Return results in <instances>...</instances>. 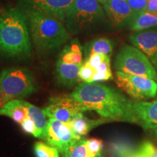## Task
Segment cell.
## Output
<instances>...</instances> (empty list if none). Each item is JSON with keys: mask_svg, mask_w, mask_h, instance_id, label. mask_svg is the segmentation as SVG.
Instances as JSON below:
<instances>
[{"mask_svg": "<svg viewBox=\"0 0 157 157\" xmlns=\"http://www.w3.org/2000/svg\"><path fill=\"white\" fill-rule=\"evenodd\" d=\"M0 84L9 101L25 98L36 90L33 74L23 68L3 70L0 73Z\"/></svg>", "mask_w": 157, "mask_h": 157, "instance_id": "cell-6", "label": "cell"}, {"mask_svg": "<svg viewBox=\"0 0 157 157\" xmlns=\"http://www.w3.org/2000/svg\"><path fill=\"white\" fill-rule=\"evenodd\" d=\"M82 63H66L58 59L56 66V76L58 82L62 85L71 87L80 81L79 69Z\"/></svg>", "mask_w": 157, "mask_h": 157, "instance_id": "cell-14", "label": "cell"}, {"mask_svg": "<svg viewBox=\"0 0 157 157\" xmlns=\"http://www.w3.org/2000/svg\"><path fill=\"white\" fill-rule=\"evenodd\" d=\"M129 7L136 13L146 10L148 0H126Z\"/></svg>", "mask_w": 157, "mask_h": 157, "instance_id": "cell-28", "label": "cell"}, {"mask_svg": "<svg viewBox=\"0 0 157 157\" xmlns=\"http://www.w3.org/2000/svg\"><path fill=\"white\" fill-rule=\"evenodd\" d=\"M71 96L82 111H94L103 119L138 124L133 101L115 88L95 82H82Z\"/></svg>", "mask_w": 157, "mask_h": 157, "instance_id": "cell-1", "label": "cell"}, {"mask_svg": "<svg viewBox=\"0 0 157 157\" xmlns=\"http://www.w3.org/2000/svg\"><path fill=\"white\" fill-rule=\"evenodd\" d=\"M31 51L30 32L25 15L15 7L0 10V54L24 57Z\"/></svg>", "mask_w": 157, "mask_h": 157, "instance_id": "cell-2", "label": "cell"}, {"mask_svg": "<svg viewBox=\"0 0 157 157\" xmlns=\"http://www.w3.org/2000/svg\"><path fill=\"white\" fill-rule=\"evenodd\" d=\"M29 117L32 119L36 126L37 134H38L39 138L42 139L44 134L45 129L48 124V121L46 119V116L43 112L42 110L39 109L36 105L29 103V110H28Z\"/></svg>", "mask_w": 157, "mask_h": 157, "instance_id": "cell-20", "label": "cell"}, {"mask_svg": "<svg viewBox=\"0 0 157 157\" xmlns=\"http://www.w3.org/2000/svg\"><path fill=\"white\" fill-rule=\"evenodd\" d=\"M28 21L29 32L36 49L50 52L60 48L71 38L69 31L56 17L34 12H23Z\"/></svg>", "mask_w": 157, "mask_h": 157, "instance_id": "cell-3", "label": "cell"}, {"mask_svg": "<svg viewBox=\"0 0 157 157\" xmlns=\"http://www.w3.org/2000/svg\"><path fill=\"white\" fill-rule=\"evenodd\" d=\"M109 121V119H103V118L101 119H90L82 114L76 117L68 124L69 125L74 134L77 136L82 137L87 135L90 130H92L95 127Z\"/></svg>", "mask_w": 157, "mask_h": 157, "instance_id": "cell-16", "label": "cell"}, {"mask_svg": "<svg viewBox=\"0 0 157 157\" xmlns=\"http://www.w3.org/2000/svg\"><path fill=\"white\" fill-rule=\"evenodd\" d=\"M9 101L8 98H7V96L5 95L1 87V84H0V109L5 104Z\"/></svg>", "mask_w": 157, "mask_h": 157, "instance_id": "cell-32", "label": "cell"}, {"mask_svg": "<svg viewBox=\"0 0 157 157\" xmlns=\"http://www.w3.org/2000/svg\"><path fill=\"white\" fill-rule=\"evenodd\" d=\"M42 111L49 119H55L66 124L83 114L80 105L71 95H58L50 98L48 105Z\"/></svg>", "mask_w": 157, "mask_h": 157, "instance_id": "cell-9", "label": "cell"}, {"mask_svg": "<svg viewBox=\"0 0 157 157\" xmlns=\"http://www.w3.org/2000/svg\"><path fill=\"white\" fill-rule=\"evenodd\" d=\"M113 44L112 41L107 38H98L93 39L86 46V54L89 57L90 55L97 53L111 57L113 52Z\"/></svg>", "mask_w": 157, "mask_h": 157, "instance_id": "cell-19", "label": "cell"}, {"mask_svg": "<svg viewBox=\"0 0 157 157\" xmlns=\"http://www.w3.org/2000/svg\"><path fill=\"white\" fill-rule=\"evenodd\" d=\"M137 148L128 141L118 140L110 145V152L113 157H130Z\"/></svg>", "mask_w": 157, "mask_h": 157, "instance_id": "cell-21", "label": "cell"}, {"mask_svg": "<svg viewBox=\"0 0 157 157\" xmlns=\"http://www.w3.org/2000/svg\"><path fill=\"white\" fill-rule=\"evenodd\" d=\"M34 150L36 157H60L56 148L42 142L35 143Z\"/></svg>", "mask_w": 157, "mask_h": 157, "instance_id": "cell-23", "label": "cell"}, {"mask_svg": "<svg viewBox=\"0 0 157 157\" xmlns=\"http://www.w3.org/2000/svg\"><path fill=\"white\" fill-rule=\"evenodd\" d=\"M119 71L151 78L157 82V72L149 59L140 50L130 45L120 49L114 61Z\"/></svg>", "mask_w": 157, "mask_h": 157, "instance_id": "cell-5", "label": "cell"}, {"mask_svg": "<svg viewBox=\"0 0 157 157\" xmlns=\"http://www.w3.org/2000/svg\"><path fill=\"white\" fill-rule=\"evenodd\" d=\"M155 147L151 143L146 142L143 143L140 146L137 148L139 154H140L141 157H155L154 151Z\"/></svg>", "mask_w": 157, "mask_h": 157, "instance_id": "cell-26", "label": "cell"}, {"mask_svg": "<svg viewBox=\"0 0 157 157\" xmlns=\"http://www.w3.org/2000/svg\"><path fill=\"white\" fill-rule=\"evenodd\" d=\"M75 0H21L22 12H34L56 17L64 22L66 16Z\"/></svg>", "mask_w": 157, "mask_h": 157, "instance_id": "cell-10", "label": "cell"}, {"mask_svg": "<svg viewBox=\"0 0 157 157\" xmlns=\"http://www.w3.org/2000/svg\"><path fill=\"white\" fill-rule=\"evenodd\" d=\"M103 8L111 22L118 29L129 26L136 14L126 0H108L103 4Z\"/></svg>", "mask_w": 157, "mask_h": 157, "instance_id": "cell-12", "label": "cell"}, {"mask_svg": "<svg viewBox=\"0 0 157 157\" xmlns=\"http://www.w3.org/2000/svg\"><path fill=\"white\" fill-rule=\"evenodd\" d=\"M20 124H21L22 129L25 131V132L34 135V136L36 137H38L37 130H36V126H35L34 124V122L33 121L32 119L29 117V115L27 116L24 119H23L22 122Z\"/></svg>", "mask_w": 157, "mask_h": 157, "instance_id": "cell-27", "label": "cell"}, {"mask_svg": "<svg viewBox=\"0 0 157 157\" xmlns=\"http://www.w3.org/2000/svg\"><path fill=\"white\" fill-rule=\"evenodd\" d=\"M98 1L99 2L101 3V4H102V5H103L104 3L108 1V0H98Z\"/></svg>", "mask_w": 157, "mask_h": 157, "instance_id": "cell-34", "label": "cell"}, {"mask_svg": "<svg viewBox=\"0 0 157 157\" xmlns=\"http://www.w3.org/2000/svg\"><path fill=\"white\" fill-rule=\"evenodd\" d=\"M87 148L89 157H102L103 145L101 139H87Z\"/></svg>", "mask_w": 157, "mask_h": 157, "instance_id": "cell-24", "label": "cell"}, {"mask_svg": "<svg viewBox=\"0 0 157 157\" xmlns=\"http://www.w3.org/2000/svg\"><path fill=\"white\" fill-rule=\"evenodd\" d=\"M157 27V15L146 12H139L133 17L129 25L131 31H140Z\"/></svg>", "mask_w": 157, "mask_h": 157, "instance_id": "cell-17", "label": "cell"}, {"mask_svg": "<svg viewBox=\"0 0 157 157\" xmlns=\"http://www.w3.org/2000/svg\"><path fill=\"white\" fill-rule=\"evenodd\" d=\"M106 58H108V56H103V55L101 54L94 53L90 55V56L88 57V59L86 61H87L94 69H95V68H97Z\"/></svg>", "mask_w": 157, "mask_h": 157, "instance_id": "cell-29", "label": "cell"}, {"mask_svg": "<svg viewBox=\"0 0 157 157\" xmlns=\"http://www.w3.org/2000/svg\"><path fill=\"white\" fill-rule=\"evenodd\" d=\"M116 84L121 90L136 101L148 100L157 96V82L151 78L117 71Z\"/></svg>", "mask_w": 157, "mask_h": 157, "instance_id": "cell-7", "label": "cell"}, {"mask_svg": "<svg viewBox=\"0 0 157 157\" xmlns=\"http://www.w3.org/2000/svg\"><path fill=\"white\" fill-rule=\"evenodd\" d=\"M104 10L98 0H75L64 22L70 34L84 32L103 21Z\"/></svg>", "mask_w": 157, "mask_h": 157, "instance_id": "cell-4", "label": "cell"}, {"mask_svg": "<svg viewBox=\"0 0 157 157\" xmlns=\"http://www.w3.org/2000/svg\"><path fill=\"white\" fill-rule=\"evenodd\" d=\"M64 157H89L87 148V139L80 138L64 153Z\"/></svg>", "mask_w": 157, "mask_h": 157, "instance_id": "cell-22", "label": "cell"}, {"mask_svg": "<svg viewBox=\"0 0 157 157\" xmlns=\"http://www.w3.org/2000/svg\"><path fill=\"white\" fill-rule=\"evenodd\" d=\"M111 78H113L111 71L105 72H95L93 79H92V83L93 82L107 81V80L111 79Z\"/></svg>", "mask_w": 157, "mask_h": 157, "instance_id": "cell-30", "label": "cell"}, {"mask_svg": "<svg viewBox=\"0 0 157 157\" xmlns=\"http://www.w3.org/2000/svg\"><path fill=\"white\" fill-rule=\"evenodd\" d=\"M133 46L148 57L157 72V28L135 31L129 36Z\"/></svg>", "mask_w": 157, "mask_h": 157, "instance_id": "cell-11", "label": "cell"}, {"mask_svg": "<svg viewBox=\"0 0 157 157\" xmlns=\"http://www.w3.org/2000/svg\"><path fill=\"white\" fill-rule=\"evenodd\" d=\"M29 103L21 99L10 100L0 109V115L11 118L15 122L21 124L28 116Z\"/></svg>", "mask_w": 157, "mask_h": 157, "instance_id": "cell-15", "label": "cell"}, {"mask_svg": "<svg viewBox=\"0 0 157 157\" xmlns=\"http://www.w3.org/2000/svg\"><path fill=\"white\" fill-rule=\"evenodd\" d=\"M133 106L138 125L144 129H157V99L151 102L134 100Z\"/></svg>", "mask_w": 157, "mask_h": 157, "instance_id": "cell-13", "label": "cell"}, {"mask_svg": "<svg viewBox=\"0 0 157 157\" xmlns=\"http://www.w3.org/2000/svg\"><path fill=\"white\" fill-rule=\"evenodd\" d=\"M130 157H141V156H140V154H139V152H138V151H137V150H136V151H135L134 154H133L132 156H131Z\"/></svg>", "mask_w": 157, "mask_h": 157, "instance_id": "cell-33", "label": "cell"}, {"mask_svg": "<svg viewBox=\"0 0 157 157\" xmlns=\"http://www.w3.org/2000/svg\"><path fill=\"white\" fill-rule=\"evenodd\" d=\"M144 12L157 15V0H148L146 9Z\"/></svg>", "mask_w": 157, "mask_h": 157, "instance_id": "cell-31", "label": "cell"}, {"mask_svg": "<svg viewBox=\"0 0 157 157\" xmlns=\"http://www.w3.org/2000/svg\"><path fill=\"white\" fill-rule=\"evenodd\" d=\"M94 74H95V69L87 61H85L82 63L79 69L78 75H79L80 81H83L87 83H92Z\"/></svg>", "mask_w": 157, "mask_h": 157, "instance_id": "cell-25", "label": "cell"}, {"mask_svg": "<svg viewBox=\"0 0 157 157\" xmlns=\"http://www.w3.org/2000/svg\"><path fill=\"white\" fill-rule=\"evenodd\" d=\"M82 137L74 134L68 124L55 119H49L41 140L63 154L69 147Z\"/></svg>", "mask_w": 157, "mask_h": 157, "instance_id": "cell-8", "label": "cell"}, {"mask_svg": "<svg viewBox=\"0 0 157 157\" xmlns=\"http://www.w3.org/2000/svg\"><path fill=\"white\" fill-rule=\"evenodd\" d=\"M154 132H155V135H156V136L157 137V129H155Z\"/></svg>", "mask_w": 157, "mask_h": 157, "instance_id": "cell-35", "label": "cell"}, {"mask_svg": "<svg viewBox=\"0 0 157 157\" xmlns=\"http://www.w3.org/2000/svg\"><path fill=\"white\" fill-rule=\"evenodd\" d=\"M58 59L66 63H82V47L77 39H73L65 47Z\"/></svg>", "mask_w": 157, "mask_h": 157, "instance_id": "cell-18", "label": "cell"}]
</instances>
